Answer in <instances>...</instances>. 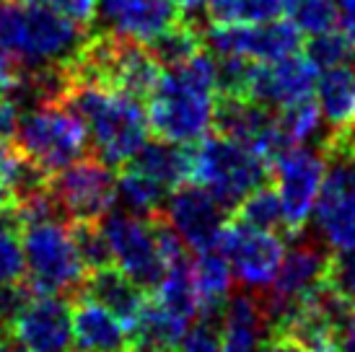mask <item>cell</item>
Instances as JSON below:
<instances>
[{"instance_id":"1","label":"cell","mask_w":355,"mask_h":352,"mask_svg":"<svg viewBox=\"0 0 355 352\" xmlns=\"http://www.w3.org/2000/svg\"><path fill=\"white\" fill-rule=\"evenodd\" d=\"M220 101L216 58L200 49L189 60L164 68L148 94V122L161 140L195 146L213 132Z\"/></svg>"},{"instance_id":"34","label":"cell","mask_w":355,"mask_h":352,"mask_svg":"<svg viewBox=\"0 0 355 352\" xmlns=\"http://www.w3.org/2000/svg\"><path fill=\"white\" fill-rule=\"evenodd\" d=\"M44 3L83 26H91L96 21V8H99V0H44Z\"/></svg>"},{"instance_id":"4","label":"cell","mask_w":355,"mask_h":352,"mask_svg":"<svg viewBox=\"0 0 355 352\" xmlns=\"http://www.w3.org/2000/svg\"><path fill=\"white\" fill-rule=\"evenodd\" d=\"M99 225L107 236L112 264L143 290H153L168 267L184 256V244L168 228L164 215L140 218L132 213H107Z\"/></svg>"},{"instance_id":"39","label":"cell","mask_w":355,"mask_h":352,"mask_svg":"<svg viewBox=\"0 0 355 352\" xmlns=\"http://www.w3.org/2000/svg\"><path fill=\"white\" fill-rule=\"evenodd\" d=\"M179 10H182V16L184 19H189L192 13H198V10L205 8V0H177Z\"/></svg>"},{"instance_id":"7","label":"cell","mask_w":355,"mask_h":352,"mask_svg":"<svg viewBox=\"0 0 355 352\" xmlns=\"http://www.w3.org/2000/svg\"><path fill=\"white\" fill-rule=\"evenodd\" d=\"M21 246L26 259V283L34 293L78 295L86 280V264L62 218H44L21 225Z\"/></svg>"},{"instance_id":"18","label":"cell","mask_w":355,"mask_h":352,"mask_svg":"<svg viewBox=\"0 0 355 352\" xmlns=\"http://www.w3.org/2000/svg\"><path fill=\"white\" fill-rule=\"evenodd\" d=\"M73 319V344L83 352H135L132 332L119 316L91 301L76 295L70 306Z\"/></svg>"},{"instance_id":"35","label":"cell","mask_w":355,"mask_h":352,"mask_svg":"<svg viewBox=\"0 0 355 352\" xmlns=\"http://www.w3.org/2000/svg\"><path fill=\"white\" fill-rule=\"evenodd\" d=\"M21 83H24L21 68L6 55V52H0V98H6V96L13 98L19 94Z\"/></svg>"},{"instance_id":"16","label":"cell","mask_w":355,"mask_h":352,"mask_svg":"<svg viewBox=\"0 0 355 352\" xmlns=\"http://www.w3.org/2000/svg\"><path fill=\"white\" fill-rule=\"evenodd\" d=\"M96 19H101L104 31L114 37L150 44L184 21V16L177 0H99Z\"/></svg>"},{"instance_id":"13","label":"cell","mask_w":355,"mask_h":352,"mask_svg":"<svg viewBox=\"0 0 355 352\" xmlns=\"http://www.w3.org/2000/svg\"><path fill=\"white\" fill-rule=\"evenodd\" d=\"M319 68L304 49L275 62H249L236 96L252 98L267 109H283L314 96Z\"/></svg>"},{"instance_id":"25","label":"cell","mask_w":355,"mask_h":352,"mask_svg":"<svg viewBox=\"0 0 355 352\" xmlns=\"http://www.w3.org/2000/svg\"><path fill=\"white\" fill-rule=\"evenodd\" d=\"M286 0H205V13L213 26H249L283 16Z\"/></svg>"},{"instance_id":"10","label":"cell","mask_w":355,"mask_h":352,"mask_svg":"<svg viewBox=\"0 0 355 352\" xmlns=\"http://www.w3.org/2000/svg\"><path fill=\"white\" fill-rule=\"evenodd\" d=\"M324 148L286 146L270 161V179L283 205L286 234L298 236L314 215L322 179H324Z\"/></svg>"},{"instance_id":"38","label":"cell","mask_w":355,"mask_h":352,"mask_svg":"<svg viewBox=\"0 0 355 352\" xmlns=\"http://www.w3.org/2000/svg\"><path fill=\"white\" fill-rule=\"evenodd\" d=\"M259 352H309V350L298 347V344L291 342V340H283V337H272V334H270V340L262 342Z\"/></svg>"},{"instance_id":"31","label":"cell","mask_w":355,"mask_h":352,"mask_svg":"<svg viewBox=\"0 0 355 352\" xmlns=\"http://www.w3.org/2000/svg\"><path fill=\"white\" fill-rule=\"evenodd\" d=\"M70 231H73L78 254L89 272L112 264V252H109L107 236H104L99 223H70Z\"/></svg>"},{"instance_id":"14","label":"cell","mask_w":355,"mask_h":352,"mask_svg":"<svg viewBox=\"0 0 355 352\" xmlns=\"http://www.w3.org/2000/svg\"><path fill=\"white\" fill-rule=\"evenodd\" d=\"M164 220L179 236V241L198 252L218 249L220 234L228 223V207L220 205L207 189L195 182H184L168 195Z\"/></svg>"},{"instance_id":"29","label":"cell","mask_w":355,"mask_h":352,"mask_svg":"<svg viewBox=\"0 0 355 352\" xmlns=\"http://www.w3.org/2000/svg\"><path fill=\"white\" fill-rule=\"evenodd\" d=\"M283 13L301 34L309 37H319L337 29L335 0H286Z\"/></svg>"},{"instance_id":"40","label":"cell","mask_w":355,"mask_h":352,"mask_svg":"<svg viewBox=\"0 0 355 352\" xmlns=\"http://www.w3.org/2000/svg\"><path fill=\"white\" fill-rule=\"evenodd\" d=\"M0 352H26V350H21L19 344L10 340L8 329H0Z\"/></svg>"},{"instance_id":"42","label":"cell","mask_w":355,"mask_h":352,"mask_svg":"<svg viewBox=\"0 0 355 352\" xmlns=\"http://www.w3.org/2000/svg\"><path fill=\"white\" fill-rule=\"evenodd\" d=\"M21 3H44V0H21Z\"/></svg>"},{"instance_id":"9","label":"cell","mask_w":355,"mask_h":352,"mask_svg":"<svg viewBox=\"0 0 355 352\" xmlns=\"http://www.w3.org/2000/svg\"><path fill=\"white\" fill-rule=\"evenodd\" d=\"M47 189L68 223H99L117 202V174L91 153L52 174Z\"/></svg>"},{"instance_id":"27","label":"cell","mask_w":355,"mask_h":352,"mask_svg":"<svg viewBox=\"0 0 355 352\" xmlns=\"http://www.w3.org/2000/svg\"><path fill=\"white\" fill-rule=\"evenodd\" d=\"M148 49L153 52V58L158 60L161 68H171L189 60L192 55H198L202 49V34L195 29L192 21H179L177 26H171L168 31H164L158 39H153L148 44Z\"/></svg>"},{"instance_id":"17","label":"cell","mask_w":355,"mask_h":352,"mask_svg":"<svg viewBox=\"0 0 355 352\" xmlns=\"http://www.w3.org/2000/svg\"><path fill=\"white\" fill-rule=\"evenodd\" d=\"M327 264H329V254L316 244L301 241L293 249H286L275 280L267 288V298H262L267 316L272 319L277 311H283L309 293H314L316 288L324 283Z\"/></svg>"},{"instance_id":"41","label":"cell","mask_w":355,"mask_h":352,"mask_svg":"<svg viewBox=\"0 0 355 352\" xmlns=\"http://www.w3.org/2000/svg\"><path fill=\"white\" fill-rule=\"evenodd\" d=\"M3 210H13V197L0 186V213H3Z\"/></svg>"},{"instance_id":"43","label":"cell","mask_w":355,"mask_h":352,"mask_svg":"<svg viewBox=\"0 0 355 352\" xmlns=\"http://www.w3.org/2000/svg\"><path fill=\"white\" fill-rule=\"evenodd\" d=\"M78 352H83V350H78Z\"/></svg>"},{"instance_id":"11","label":"cell","mask_w":355,"mask_h":352,"mask_svg":"<svg viewBox=\"0 0 355 352\" xmlns=\"http://www.w3.org/2000/svg\"><path fill=\"white\" fill-rule=\"evenodd\" d=\"M218 252L226 256L231 274L239 283L247 290L262 293L272 285L280 270V262L286 256V241L280 231L257 228L236 218V220H228L223 228Z\"/></svg>"},{"instance_id":"28","label":"cell","mask_w":355,"mask_h":352,"mask_svg":"<svg viewBox=\"0 0 355 352\" xmlns=\"http://www.w3.org/2000/svg\"><path fill=\"white\" fill-rule=\"evenodd\" d=\"M236 218L257 228L267 231H286V218H283V205L277 200L272 184L257 186L252 195H247L236 207Z\"/></svg>"},{"instance_id":"2","label":"cell","mask_w":355,"mask_h":352,"mask_svg":"<svg viewBox=\"0 0 355 352\" xmlns=\"http://www.w3.org/2000/svg\"><path fill=\"white\" fill-rule=\"evenodd\" d=\"M89 26L47 3L0 0V52L24 76H60L78 60Z\"/></svg>"},{"instance_id":"5","label":"cell","mask_w":355,"mask_h":352,"mask_svg":"<svg viewBox=\"0 0 355 352\" xmlns=\"http://www.w3.org/2000/svg\"><path fill=\"white\" fill-rule=\"evenodd\" d=\"M10 143L42 176L50 179L73 161L89 156V130L65 101H34L19 114Z\"/></svg>"},{"instance_id":"30","label":"cell","mask_w":355,"mask_h":352,"mask_svg":"<svg viewBox=\"0 0 355 352\" xmlns=\"http://www.w3.org/2000/svg\"><path fill=\"white\" fill-rule=\"evenodd\" d=\"M26 283V259L19 228H0V290Z\"/></svg>"},{"instance_id":"21","label":"cell","mask_w":355,"mask_h":352,"mask_svg":"<svg viewBox=\"0 0 355 352\" xmlns=\"http://www.w3.org/2000/svg\"><path fill=\"white\" fill-rule=\"evenodd\" d=\"M78 295H86L99 306L109 308L114 316H119L128 324L130 332H132L143 306L148 301V290H143L138 283H132L128 274L119 272L114 264L86 272V280H83V288H80Z\"/></svg>"},{"instance_id":"37","label":"cell","mask_w":355,"mask_h":352,"mask_svg":"<svg viewBox=\"0 0 355 352\" xmlns=\"http://www.w3.org/2000/svg\"><path fill=\"white\" fill-rule=\"evenodd\" d=\"M335 352H355V308L350 311L345 326L340 332V342H337Z\"/></svg>"},{"instance_id":"22","label":"cell","mask_w":355,"mask_h":352,"mask_svg":"<svg viewBox=\"0 0 355 352\" xmlns=\"http://www.w3.org/2000/svg\"><path fill=\"white\" fill-rule=\"evenodd\" d=\"M125 166L138 168L166 192H174L189 182V146H177L158 137V143H146Z\"/></svg>"},{"instance_id":"24","label":"cell","mask_w":355,"mask_h":352,"mask_svg":"<svg viewBox=\"0 0 355 352\" xmlns=\"http://www.w3.org/2000/svg\"><path fill=\"white\" fill-rule=\"evenodd\" d=\"M171 192H166L161 184L146 174H140L138 168L122 166L117 174V202L125 205V213L140 218H158L164 215V205Z\"/></svg>"},{"instance_id":"15","label":"cell","mask_w":355,"mask_h":352,"mask_svg":"<svg viewBox=\"0 0 355 352\" xmlns=\"http://www.w3.org/2000/svg\"><path fill=\"white\" fill-rule=\"evenodd\" d=\"M8 334L26 352H73L70 303L62 295L31 293L8 324Z\"/></svg>"},{"instance_id":"3","label":"cell","mask_w":355,"mask_h":352,"mask_svg":"<svg viewBox=\"0 0 355 352\" xmlns=\"http://www.w3.org/2000/svg\"><path fill=\"white\" fill-rule=\"evenodd\" d=\"M60 101L78 114L89 130L94 156L112 168L125 166L148 143L150 122L146 107L140 104L143 98L65 76Z\"/></svg>"},{"instance_id":"32","label":"cell","mask_w":355,"mask_h":352,"mask_svg":"<svg viewBox=\"0 0 355 352\" xmlns=\"http://www.w3.org/2000/svg\"><path fill=\"white\" fill-rule=\"evenodd\" d=\"M304 52L314 60L316 68L322 70V68H329V65H337V62H350L355 47L350 44V39H347L343 31L332 29L327 31V34L311 37V42L304 47Z\"/></svg>"},{"instance_id":"6","label":"cell","mask_w":355,"mask_h":352,"mask_svg":"<svg viewBox=\"0 0 355 352\" xmlns=\"http://www.w3.org/2000/svg\"><path fill=\"white\" fill-rule=\"evenodd\" d=\"M267 176L270 161L231 135L207 132L189 148V182L207 189L228 210L265 184Z\"/></svg>"},{"instance_id":"8","label":"cell","mask_w":355,"mask_h":352,"mask_svg":"<svg viewBox=\"0 0 355 352\" xmlns=\"http://www.w3.org/2000/svg\"><path fill=\"white\" fill-rule=\"evenodd\" d=\"M324 179L314 207V225L332 254L355 252V132L329 135Z\"/></svg>"},{"instance_id":"33","label":"cell","mask_w":355,"mask_h":352,"mask_svg":"<svg viewBox=\"0 0 355 352\" xmlns=\"http://www.w3.org/2000/svg\"><path fill=\"white\" fill-rule=\"evenodd\" d=\"M179 352H220V332H218V319H198L189 324Z\"/></svg>"},{"instance_id":"26","label":"cell","mask_w":355,"mask_h":352,"mask_svg":"<svg viewBox=\"0 0 355 352\" xmlns=\"http://www.w3.org/2000/svg\"><path fill=\"white\" fill-rule=\"evenodd\" d=\"M275 125L277 132H280V140H283V148H286L309 143L324 122H322V114L316 107V98L311 96L304 98V101H296L291 107L275 109Z\"/></svg>"},{"instance_id":"23","label":"cell","mask_w":355,"mask_h":352,"mask_svg":"<svg viewBox=\"0 0 355 352\" xmlns=\"http://www.w3.org/2000/svg\"><path fill=\"white\" fill-rule=\"evenodd\" d=\"M189 267H192L195 288L202 301V319H218L220 308L231 298V283H234L226 256L218 249H207V252H198L195 262H189Z\"/></svg>"},{"instance_id":"20","label":"cell","mask_w":355,"mask_h":352,"mask_svg":"<svg viewBox=\"0 0 355 352\" xmlns=\"http://www.w3.org/2000/svg\"><path fill=\"white\" fill-rule=\"evenodd\" d=\"M314 98L322 122L332 135H350L355 132V65L337 62L322 68L316 76Z\"/></svg>"},{"instance_id":"36","label":"cell","mask_w":355,"mask_h":352,"mask_svg":"<svg viewBox=\"0 0 355 352\" xmlns=\"http://www.w3.org/2000/svg\"><path fill=\"white\" fill-rule=\"evenodd\" d=\"M337 6V29L345 34L355 47V0H335Z\"/></svg>"},{"instance_id":"19","label":"cell","mask_w":355,"mask_h":352,"mask_svg":"<svg viewBox=\"0 0 355 352\" xmlns=\"http://www.w3.org/2000/svg\"><path fill=\"white\" fill-rule=\"evenodd\" d=\"M220 352H259L270 332V316L259 295H234L218 313Z\"/></svg>"},{"instance_id":"12","label":"cell","mask_w":355,"mask_h":352,"mask_svg":"<svg viewBox=\"0 0 355 352\" xmlns=\"http://www.w3.org/2000/svg\"><path fill=\"white\" fill-rule=\"evenodd\" d=\"M202 42H207L216 58H234L254 65L275 62L304 49V34L283 19L249 26H210Z\"/></svg>"}]
</instances>
